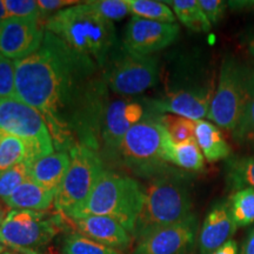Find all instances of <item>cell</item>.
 I'll use <instances>...</instances> for the list:
<instances>
[{
	"mask_svg": "<svg viewBox=\"0 0 254 254\" xmlns=\"http://www.w3.org/2000/svg\"><path fill=\"white\" fill-rule=\"evenodd\" d=\"M14 67L15 97L40 113L55 150L77 144L98 150L95 123L107 87L93 59L45 31L39 49Z\"/></svg>",
	"mask_w": 254,
	"mask_h": 254,
	"instance_id": "1",
	"label": "cell"
},
{
	"mask_svg": "<svg viewBox=\"0 0 254 254\" xmlns=\"http://www.w3.org/2000/svg\"><path fill=\"white\" fill-rule=\"evenodd\" d=\"M45 30L56 34L72 49L93 59L105 67L117 44L112 21L101 18L85 2L69 6L45 20Z\"/></svg>",
	"mask_w": 254,
	"mask_h": 254,
	"instance_id": "2",
	"label": "cell"
},
{
	"mask_svg": "<svg viewBox=\"0 0 254 254\" xmlns=\"http://www.w3.org/2000/svg\"><path fill=\"white\" fill-rule=\"evenodd\" d=\"M184 174L173 168L150 180L144 189V204L135 222L134 239L194 214L187 177Z\"/></svg>",
	"mask_w": 254,
	"mask_h": 254,
	"instance_id": "3",
	"label": "cell"
},
{
	"mask_svg": "<svg viewBox=\"0 0 254 254\" xmlns=\"http://www.w3.org/2000/svg\"><path fill=\"white\" fill-rule=\"evenodd\" d=\"M142 204L144 187L135 179L104 170L86 201L66 218L109 217L120 222L133 236Z\"/></svg>",
	"mask_w": 254,
	"mask_h": 254,
	"instance_id": "4",
	"label": "cell"
},
{
	"mask_svg": "<svg viewBox=\"0 0 254 254\" xmlns=\"http://www.w3.org/2000/svg\"><path fill=\"white\" fill-rule=\"evenodd\" d=\"M166 134L159 116H146L126 133L116 155L136 176L152 179L173 170L164 158Z\"/></svg>",
	"mask_w": 254,
	"mask_h": 254,
	"instance_id": "5",
	"label": "cell"
},
{
	"mask_svg": "<svg viewBox=\"0 0 254 254\" xmlns=\"http://www.w3.org/2000/svg\"><path fill=\"white\" fill-rule=\"evenodd\" d=\"M251 75L252 71L237 58L225 57L207 116L214 125L231 133L236 131L249 98Z\"/></svg>",
	"mask_w": 254,
	"mask_h": 254,
	"instance_id": "6",
	"label": "cell"
},
{
	"mask_svg": "<svg viewBox=\"0 0 254 254\" xmlns=\"http://www.w3.org/2000/svg\"><path fill=\"white\" fill-rule=\"evenodd\" d=\"M67 218L59 212L11 209L0 226V244L11 250L38 251L64 230Z\"/></svg>",
	"mask_w": 254,
	"mask_h": 254,
	"instance_id": "7",
	"label": "cell"
},
{
	"mask_svg": "<svg viewBox=\"0 0 254 254\" xmlns=\"http://www.w3.org/2000/svg\"><path fill=\"white\" fill-rule=\"evenodd\" d=\"M21 139L28 148V165L55 152L52 136L40 113L18 98L0 99V134Z\"/></svg>",
	"mask_w": 254,
	"mask_h": 254,
	"instance_id": "8",
	"label": "cell"
},
{
	"mask_svg": "<svg viewBox=\"0 0 254 254\" xmlns=\"http://www.w3.org/2000/svg\"><path fill=\"white\" fill-rule=\"evenodd\" d=\"M68 153L71 163L55 200L56 211L65 217L86 201L104 172L99 155L87 146L77 144Z\"/></svg>",
	"mask_w": 254,
	"mask_h": 254,
	"instance_id": "9",
	"label": "cell"
},
{
	"mask_svg": "<svg viewBox=\"0 0 254 254\" xmlns=\"http://www.w3.org/2000/svg\"><path fill=\"white\" fill-rule=\"evenodd\" d=\"M103 80L107 90L119 95H136L153 87L159 80L157 56H135L126 52L114 56L105 65Z\"/></svg>",
	"mask_w": 254,
	"mask_h": 254,
	"instance_id": "10",
	"label": "cell"
},
{
	"mask_svg": "<svg viewBox=\"0 0 254 254\" xmlns=\"http://www.w3.org/2000/svg\"><path fill=\"white\" fill-rule=\"evenodd\" d=\"M144 117V106L138 101L131 99L109 101L106 95L100 105L95 124L98 147L101 141L105 150L116 155L126 133L135 124L141 122Z\"/></svg>",
	"mask_w": 254,
	"mask_h": 254,
	"instance_id": "11",
	"label": "cell"
},
{
	"mask_svg": "<svg viewBox=\"0 0 254 254\" xmlns=\"http://www.w3.org/2000/svg\"><path fill=\"white\" fill-rule=\"evenodd\" d=\"M195 214L177 224L154 230L136 240L133 254H190L195 245Z\"/></svg>",
	"mask_w": 254,
	"mask_h": 254,
	"instance_id": "12",
	"label": "cell"
},
{
	"mask_svg": "<svg viewBox=\"0 0 254 254\" xmlns=\"http://www.w3.org/2000/svg\"><path fill=\"white\" fill-rule=\"evenodd\" d=\"M45 31L40 18H6L0 21V53L12 62L27 58L40 47Z\"/></svg>",
	"mask_w": 254,
	"mask_h": 254,
	"instance_id": "13",
	"label": "cell"
},
{
	"mask_svg": "<svg viewBox=\"0 0 254 254\" xmlns=\"http://www.w3.org/2000/svg\"><path fill=\"white\" fill-rule=\"evenodd\" d=\"M180 27L177 24L160 23L132 17L124 32V49L135 56H154L178 39Z\"/></svg>",
	"mask_w": 254,
	"mask_h": 254,
	"instance_id": "14",
	"label": "cell"
},
{
	"mask_svg": "<svg viewBox=\"0 0 254 254\" xmlns=\"http://www.w3.org/2000/svg\"><path fill=\"white\" fill-rule=\"evenodd\" d=\"M211 91L207 88H192L168 92L161 99L146 100L151 111L159 114H174L198 122L208 116L212 103Z\"/></svg>",
	"mask_w": 254,
	"mask_h": 254,
	"instance_id": "15",
	"label": "cell"
},
{
	"mask_svg": "<svg viewBox=\"0 0 254 254\" xmlns=\"http://www.w3.org/2000/svg\"><path fill=\"white\" fill-rule=\"evenodd\" d=\"M69 221L79 234L120 253L125 252L132 245V234L112 218L88 215L72 220L69 219Z\"/></svg>",
	"mask_w": 254,
	"mask_h": 254,
	"instance_id": "16",
	"label": "cell"
},
{
	"mask_svg": "<svg viewBox=\"0 0 254 254\" xmlns=\"http://www.w3.org/2000/svg\"><path fill=\"white\" fill-rule=\"evenodd\" d=\"M238 230L232 218L227 200H220L212 206L202 222L198 238L200 254H212L231 240Z\"/></svg>",
	"mask_w": 254,
	"mask_h": 254,
	"instance_id": "17",
	"label": "cell"
},
{
	"mask_svg": "<svg viewBox=\"0 0 254 254\" xmlns=\"http://www.w3.org/2000/svg\"><path fill=\"white\" fill-rule=\"evenodd\" d=\"M71 158L65 151L53 152L28 165V178L38 185L58 193L67 173Z\"/></svg>",
	"mask_w": 254,
	"mask_h": 254,
	"instance_id": "18",
	"label": "cell"
},
{
	"mask_svg": "<svg viewBox=\"0 0 254 254\" xmlns=\"http://www.w3.org/2000/svg\"><path fill=\"white\" fill-rule=\"evenodd\" d=\"M57 193L38 185L27 178L15 189L12 194L2 200L4 205L11 209H28V211L45 212L55 205Z\"/></svg>",
	"mask_w": 254,
	"mask_h": 254,
	"instance_id": "19",
	"label": "cell"
},
{
	"mask_svg": "<svg viewBox=\"0 0 254 254\" xmlns=\"http://www.w3.org/2000/svg\"><path fill=\"white\" fill-rule=\"evenodd\" d=\"M164 158L167 164L189 172H199L205 166V157L195 138L176 144L167 133L164 141Z\"/></svg>",
	"mask_w": 254,
	"mask_h": 254,
	"instance_id": "20",
	"label": "cell"
},
{
	"mask_svg": "<svg viewBox=\"0 0 254 254\" xmlns=\"http://www.w3.org/2000/svg\"><path fill=\"white\" fill-rule=\"evenodd\" d=\"M194 138L206 160L209 163H215L231 157V146L222 136L220 128L214 124L206 120L195 122Z\"/></svg>",
	"mask_w": 254,
	"mask_h": 254,
	"instance_id": "21",
	"label": "cell"
},
{
	"mask_svg": "<svg viewBox=\"0 0 254 254\" xmlns=\"http://www.w3.org/2000/svg\"><path fill=\"white\" fill-rule=\"evenodd\" d=\"M224 174L232 192L254 189V155H231L225 163Z\"/></svg>",
	"mask_w": 254,
	"mask_h": 254,
	"instance_id": "22",
	"label": "cell"
},
{
	"mask_svg": "<svg viewBox=\"0 0 254 254\" xmlns=\"http://www.w3.org/2000/svg\"><path fill=\"white\" fill-rule=\"evenodd\" d=\"M164 2L172 6L176 18L190 31L208 32L211 30L212 25L202 12L198 0H171Z\"/></svg>",
	"mask_w": 254,
	"mask_h": 254,
	"instance_id": "23",
	"label": "cell"
},
{
	"mask_svg": "<svg viewBox=\"0 0 254 254\" xmlns=\"http://www.w3.org/2000/svg\"><path fill=\"white\" fill-rule=\"evenodd\" d=\"M28 148L21 139L11 134H0V172H4L15 165H28Z\"/></svg>",
	"mask_w": 254,
	"mask_h": 254,
	"instance_id": "24",
	"label": "cell"
},
{
	"mask_svg": "<svg viewBox=\"0 0 254 254\" xmlns=\"http://www.w3.org/2000/svg\"><path fill=\"white\" fill-rule=\"evenodd\" d=\"M129 12L133 17H138L146 20L160 21V23L176 24V15L170 6L164 1L154 0H127Z\"/></svg>",
	"mask_w": 254,
	"mask_h": 254,
	"instance_id": "25",
	"label": "cell"
},
{
	"mask_svg": "<svg viewBox=\"0 0 254 254\" xmlns=\"http://www.w3.org/2000/svg\"><path fill=\"white\" fill-rule=\"evenodd\" d=\"M227 201L238 228L254 224V189L233 192Z\"/></svg>",
	"mask_w": 254,
	"mask_h": 254,
	"instance_id": "26",
	"label": "cell"
},
{
	"mask_svg": "<svg viewBox=\"0 0 254 254\" xmlns=\"http://www.w3.org/2000/svg\"><path fill=\"white\" fill-rule=\"evenodd\" d=\"M232 136L238 144L254 148V72L252 69V75L250 80L249 98L241 117L239 125L236 131L232 133Z\"/></svg>",
	"mask_w": 254,
	"mask_h": 254,
	"instance_id": "27",
	"label": "cell"
},
{
	"mask_svg": "<svg viewBox=\"0 0 254 254\" xmlns=\"http://www.w3.org/2000/svg\"><path fill=\"white\" fill-rule=\"evenodd\" d=\"M63 254H123L118 251L101 245L78 232H72L63 239Z\"/></svg>",
	"mask_w": 254,
	"mask_h": 254,
	"instance_id": "28",
	"label": "cell"
},
{
	"mask_svg": "<svg viewBox=\"0 0 254 254\" xmlns=\"http://www.w3.org/2000/svg\"><path fill=\"white\" fill-rule=\"evenodd\" d=\"M159 120L176 144L194 138L195 122L193 120L174 116V114H159Z\"/></svg>",
	"mask_w": 254,
	"mask_h": 254,
	"instance_id": "29",
	"label": "cell"
},
{
	"mask_svg": "<svg viewBox=\"0 0 254 254\" xmlns=\"http://www.w3.org/2000/svg\"><path fill=\"white\" fill-rule=\"evenodd\" d=\"M92 11L106 20H120L129 13L127 0H91L85 2Z\"/></svg>",
	"mask_w": 254,
	"mask_h": 254,
	"instance_id": "30",
	"label": "cell"
},
{
	"mask_svg": "<svg viewBox=\"0 0 254 254\" xmlns=\"http://www.w3.org/2000/svg\"><path fill=\"white\" fill-rule=\"evenodd\" d=\"M28 178V165L21 163L4 172H0V200H5Z\"/></svg>",
	"mask_w": 254,
	"mask_h": 254,
	"instance_id": "31",
	"label": "cell"
},
{
	"mask_svg": "<svg viewBox=\"0 0 254 254\" xmlns=\"http://www.w3.org/2000/svg\"><path fill=\"white\" fill-rule=\"evenodd\" d=\"M15 97L14 62L0 53V99Z\"/></svg>",
	"mask_w": 254,
	"mask_h": 254,
	"instance_id": "32",
	"label": "cell"
},
{
	"mask_svg": "<svg viewBox=\"0 0 254 254\" xmlns=\"http://www.w3.org/2000/svg\"><path fill=\"white\" fill-rule=\"evenodd\" d=\"M7 18H40L36 0H4Z\"/></svg>",
	"mask_w": 254,
	"mask_h": 254,
	"instance_id": "33",
	"label": "cell"
},
{
	"mask_svg": "<svg viewBox=\"0 0 254 254\" xmlns=\"http://www.w3.org/2000/svg\"><path fill=\"white\" fill-rule=\"evenodd\" d=\"M200 7L211 25L218 24L224 18L228 4L222 0H198Z\"/></svg>",
	"mask_w": 254,
	"mask_h": 254,
	"instance_id": "34",
	"label": "cell"
},
{
	"mask_svg": "<svg viewBox=\"0 0 254 254\" xmlns=\"http://www.w3.org/2000/svg\"><path fill=\"white\" fill-rule=\"evenodd\" d=\"M37 2L39 6L40 19L44 23L47 18L57 13V12L67 8L69 6L80 4V1H75V0H38Z\"/></svg>",
	"mask_w": 254,
	"mask_h": 254,
	"instance_id": "35",
	"label": "cell"
},
{
	"mask_svg": "<svg viewBox=\"0 0 254 254\" xmlns=\"http://www.w3.org/2000/svg\"><path fill=\"white\" fill-rule=\"evenodd\" d=\"M239 254H254V226L247 233L245 240L243 243V246H241L239 251Z\"/></svg>",
	"mask_w": 254,
	"mask_h": 254,
	"instance_id": "36",
	"label": "cell"
},
{
	"mask_svg": "<svg viewBox=\"0 0 254 254\" xmlns=\"http://www.w3.org/2000/svg\"><path fill=\"white\" fill-rule=\"evenodd\" d=\"M212 254H239V247H238L237 241L231 239Z\"/></svg>",
	"mask_w": 254,
	"mask_h": 254,
	"instance_id": "37",
	"label": "cell"
},
{
	"mask_svg": "<svg viewBox=\"0 0 254 254\" xmlns=\"http://www.w3.org/2000/svg\"><path fill=\"white\" fill-rule=\"evenodd\" d=\"M228 7L236 11L244 9H254V0H236V1H227Z\"/></svg>",
	"mask_w": 254,
	"mask_h": 254,
	"instance_id": "38",
	"label": "cell"
},
{
	"mask_svg": "<svg viewBox=\"0 0 254 254\" xmlns=\"http://www.w3.org/2000/svg\"><path fill=\"white\" fill-rule=\"evenodd\" d=\"M246 45L249 49V52L254 57V28L247 34L246 37Z\"/></svg>",
	"mask_w": 254,
	"mask_h": 254,
	"instance_id": "39",
	"label": "cell"
},
{
	"mask_svg": "<svg viewBox=\"0 0 254 254\" xmlns=\"http://www.w3.org/2000/svg\"><path fill=\"white\" fill-rule=\"evenodd\" d=\"M6 18H7V14H6L4 0H0V21H2Z\"/></svg>",
	"mask_w": 254,
	"mask_h": 254,
	"instance_id": "40",
	"label": "cell"
},
{
	"mask_svg": "<svg viewBox=\"0 0 254 254\" xmlns=\"http://www.w3.org/2000/svg\"><path fill=\"white\" fill-rule=\"evenodd\" d=\"M19 252L20 254H43L40 252H38V251H33V250H14Z\"/></svg>",
	"mask_w": 254,
	"mask_h": 254,
	"instance_id": "41",
	"label": "cell"
},
{
	"mask_svg": "<svg viewBox=\"0 0 254 254\" xmlns=\"http://www.w3.org/2000/svg\"><path fill=\"white\" fill-rule=\"evenodd\" d=\"M6 217V212H5V208L2 207L1 205H0V226H1L2 221H4V219Z\"/></svg>",
	"mask_w": 254,
	"mask_h": 254,
	"instance_id": "42",
	"label": "cell"
},
{
	"mask_svg": "<svg viewBox=\"0 0 254 254\" xmlns=\"http://www.w3.org/2000/svg\"><path fill=\"white\" fill-rule=\"evenodd\" d=\"M1 254H20V253L17 252V251H14V250H8V251H5V252H2Z\"/></svg>",
	"mask_w": 254,
	"mask_h": 254,
	"instance_id": "43",
	"label": "cell"
},
{
	"mask_svg": "<svg viewBox=\"0 0 254 254\" xmlns=\"http://www.w3.org/2000/svg\"><path fill=\"white\" fill-rule=\"evenodd\" d=\"M2 252H5V246L0 244V254H1Z\"/></svg>",
	"mask_w": 254,
	"mask_h": 254,
	"instance_id": "44",
	"label": "cell"
},
{
	"mask_svg": "<svg viewBox=\"0 0 254 254\" xmlns=\"http://www.w3.org/2000/svg\"><path fill=\"white\" fill-rule=\"evenodd\" d=\"M253 72H254V68H253Z\"/></svg>",
	"mask_w": 254,
	"mask_h": 254,
	"instance_id": "45",
	"label": "cell"
}]
</instances>
